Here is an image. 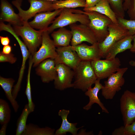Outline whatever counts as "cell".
I'll use <instances>...</instances> for the list:
<instances>
[{
	"mask_svg": "<svg viewBox=\"0 0 135 135\" xmlns=\"http://www.w3.org/2000/svg\"><path fill=\"white\" fill-rule=\"evenodd\" d=\"M130 65L133 67H135V61L134 60H131L129 62Z\"/></svg>",
	"mask_w": 135,
	"mask_h": 135,
	"instance_id": "cell-41",
	"label": "cell"
},
{
	"mask_svg": "<svg viewBox=\"0 0 135 135\" xmlns=\"http://www.w3.org/2000/svg\"><path fill=\"white\" fill-rule=\"evenodd\" d=\"M100 80L97 79L94 83V86L93 88L92 87H90L85 92V95L88 97L89 100L88 103L84 107L83 109L86 110H88L91 108L93 104L96 103L100 107L102 112L108 114L109 112L108 110L98 97V93L103 86L100 83Z\"/></svg>",
	"mask_w": 135,
	"mask_h": 135,
	"instance_id": "cell-19",
	"label": "cell"
},
{
	"mask_svg": "<svg viewBox=\"0 0 135 135\" xmlns=\"http://www.w3.org/2000/svg\"><path fill=\"white\" fill-rule=\"evenodd\" d=\"M82 13L87 15L90 22L88 26L93 32L98 43L103 41L109 34L108 26L112 22L107 16L97 12L83 11Z\"/></svg>",
	"mask_w": 135,
	"mask_h": 135,
	"instance_id": "cell-4",
	"label": "cell"
},
{
	"mask_svg": "<svg viewBox=\"0 0 135 135\" xmlns=\"http://www.w3.org/2000/svg\"><path fill=\"white\" fill-rule=\"evenodd\" d=\"M0 22H7L14 26H22L23 22L11 4L6 0H0Z\"/></svg>",
	"mask_w": 135,
	"mask_h": 135,
	"instance_id": "cell-17",
	"label": "cell"
},
{
	"mask_svg": "<svg viewBox=\"0 0 135 135\" xmlns=\"http://www.w3.org/2000/svg\"><path fill=\"white\" fill-rule=\"evenodd\" d=\"M13 28L18 35L22 37L30 54L33 56L41 44L42 34L46 29L36 30L28 22H23L22 26H14Z\"/></svg>",
	"mask_w": 135,
	"mask_h": 135,
	"instance_id": "cell-3",
	"label": "cell"
},
{
	"mask_svg": "<svg viewBox=\"0 0 135 135\" xmlns=\"http://www.w3.org/2000/svg\"><path fill=\"white\" fill-rule=\"evenodd\" d=\"M117 19L118 23L128 31L129 35L133 36L135 34V20L120 18H118Z\"/></svg>",
	"mask_w": 135,
	"mask_h": 135,
	"instance_id": "cell-32",
	"label": "cell"
},
{
	"mask_svg": "<svg viewBox=\"0 0 135 135\" xmlns=\"http://www.w3.org/2000/svg\"><path fill=\"white\" fill-rule=\"evenodd\" d=\"M86 6V0H58L53 2L52 3L54 10L65 8H85Z\"/></svg>",
	"mask_w": 135,
	"mask_h": 135,
	"instance_id": "cell-25",
	"label": "cell"
},
{
	"mask_svg": "<svg viewBox=\"0 0 135 135\" xmlns=\"http://www.w3.org/2000/svg\"><path fill=\"white\" fill-rule=\"evenodd\" d=\"M70 113L69 110L62 109L58 112V115L60 116L62 119V122L60 127L56 131L55 135H64L67 132H70L73 135L77 134V131L82 126L79 128H76L77 123H72L68 121L67 116Z\"/></svg>",
	"mask_w": 135,
	"mask_h": 135,
	"instance_id": "cell-21",
	"label": "cell"
},
{
	"mask_svg": "<svg viewBox=\"0 0 135 135\" xmlns=\"http://www.w3.org/2000/svg\"><path fill=\"white\" fill-rule=\"evenodd\" d=\"M130 0H124L123 3V8L124 11H127L129 7Z\"/></svg>",
	"mask_w": 135,
	"mask_h": 135,
	"instance_id": "cell-40",
	"label": "cell"
},
{
	"mask_svg": "<svg viewBox=\"0 0 135 135\" xmlns=\"http://www.w3.org/2000/svg\"><path fill=\"white\" fill-rule=\"evenodd\" d=\"M12 47L9 45L4 46L2 48V50L1 51L3 54H9L11 53Z\"/></svg>",
	"mask_w": 135,
	"mask_h": 135,
	"instance_id": "cell-37",
	"label": "cell"
},
{
	"mask_svg": "<svg viewBox=\"0 0 135 135\" xmlns=\"http://www.w3.org/2000/svg\"><path fill=\"white\" fill-rule=\"evenodd\" d=\"M8 124H5L2 125V126L0 130V135H6V128Z\"/></svg>",
	"mask_w": 135,
	"mask_h": 135,
	"instance_id": "cell-38",
	"label": "cell"
},
{
	"mask_svg": "<svg viewBox=\"0 0 135 135\" xmlns=\"http://www.w3.org/2000/svg\"><path fill=\"white\" fill-rule=\"evenodd\" d=\"M109 34L102 42L98 43V46L102 58L110 48L116 42L129 35L128 31L121 25L112 22L108 26Z\"/></svg>",
	"mask_w": 135,
	"mask_h": 135,
	"instance_id": "cell-6",
	"label": "cell"
},
{
	"mask_svg": "<svg viewBox=\"0 0 135 135\" xmlns=\"http://www.w3.org/2000/svg\"><path fill=\"white\" fill-rule=\"evenodd\" d=\"M55 130L49 127L40 128L33 124H27L22 135H53Z\"/></svg>",
	"mask_w": 135,
	"mask_h": 135,
	"instance_id": "cell-26",
	"label": "cell"
},
{
	"mask_svg": "<svg viewBox=\"0 0 135 135\" xmlns=\"http://www.w3.org/2000/svg\"><path fill=\"white\" fill-rule=\"evenodd\" d=\"M47 0V1H48L53 2H54V1H57V0Z\"/></svg>",
	"mask_w": 135,
	"mask_h": 135,
	"instance_id": "cell-43",
	"label": "cell"
},
{
	"mask_svg": "<svg viewBox=\"0 0 135 135\" xmlns=\"http://www.w3.org/2000/svg\"><path fill=\"white\" fill-rule=\"evenodd\" d=\"M112 134V135H135V120L130 124L121 126L116 129Z\"/></svg>",
	"mask_w": 135,
	"mask_h": 135,
	"instance_id": "cell-31",
	"label": "cell"
},
{
	"mask_svg": "<svg viewBox=\"0 0 135 135\" xmlns=\"http://www.w3.org/2000/svg\"><path fill=\"white\" fill-rule=\"evenodd\" d=\"M62 8L54 10L53 11L42 12L37 14L34 16V20L28 22L29 25L33 28L39 30L46 29L49 25L52 23L59 15Z\"/></svg>",
	"mask_w": 135,
	"mask_h": 135,
	"instance_id": "cell-16",
	"label": "cell"
},
{
	"mask_svg": "<svg viewBox=\"0 0 135 135\" xmlns=\"http://www.w3.org/2000/svg\"><path fill=\"white\" fill-rule=\"evenodd\" d=\"M30 113L28 104H26L17 121L16 135H22L26 128L28 117Z\"/></svg>",
	"mask_w": 135,
	"mask_h": 135,
	"instance_id": "cell-28",
	"label": "cell"
},
{
	"mask_svg": "<svg viewBox=\"0 0 135 135\" xmlns=\"http://www.w3.org/2000/svg\"><path fill=\"white\" fill-rule=\"evenodd\" d=\"M51 35L55 46L57 47L69 46L72 37L71 30L64 27L60 28L57 31L53 32Z\"/></svg>",
	"mask_w": 135,
	"mask_h": 135,
	"instance_id": "cell-22",
	"label": "cell"
},
{
	"mask_svg": "<svg viewBox=\"0 0 135 135\" xmlns=\"http://www.w3.org/2000/svg\"><path fill=\"white\" fill-rule=\"evenodd\" d=\"M13 36L16 38L19 45L22 56V61L19 72L18 78L16 84L14 86L12 91L13 96L14 98L16 99L20 88L26 62L28 59L29 58L30 54L27 46L24 43L20 40L18 36L16 34H14L13 35Z\"/></svg>",
	"mask_w": 135,
	"mask_h": 135,
	"instance_id": "cell-18",
	"label": "cell"
},
{
	"mask_svg": "<svg viewBox=\"0 0 135 135\" xmlns=\"http://www.w3.org/2000/svg\"><path fill=\"white\" fill-rule=\"evenodd\" d=\"M15 80L11 78L0 77V85L4 90L6 95L10 103L15 112H17L19 106L12 94V88Z\"/></svg>",
	"mask_w": 135,
	"mask_h": 135,
	"instance_id": "cell-24",
	"label": "cell"
},
{
	"mask_svg": "<svg viewBox=\"0 0 135 135\" xmlns=\"http://www.w3.org/2000/svg\"><path fill=\"white\" fill-rule=\"evenodd\" d=\"M71 46L72 49L76 52L81 61L91 62L102 58L98 42L91 46L82 43L74 46Z\"/></svg>",
	"mask_w": 135,
	"mask_h": 135,
	"instance_id": "cell-14",
	"label": "cell"
},
{
	"mask_svg": "<svg viewBox=\"0 0 135 135\" xmlns=\"http://www.w3.org/2000/svg\"><path fill=\"white\" fill-rule=\"evenodd\" d=\"M33 64L32 56L30 54L29 57V66L27 76L26 85L25 92V94L28 99V104L30 113L34 111L35 106L32 100L30 83V74L31 68Z\"/></svg>",
	"mask_w": 135,
	"mask_h": 135,
	"instance_id": "cell-27",
	"label": "cell"
},
{
	"mask_svg": "<svg viewBox=\"0 0 135 135\" xmlns=\"http://www.w3.org/2000/svg\"><path fill=\"white\" fill-rule=\"evenodd\" d=\"M120 101L124 125L130 124L135 120V92L125 90Z\"/></svg>",
	"mask_w": 135,
	"mask_h": 135,
	"instance_id": "cell-10",
	"label": "cell"
},
{
	"mask_svg": "<svg viewBox=\"0 0 135 135\" xmlns=\"http://www.w3.org/2000/svg\"><path fill=\"white\" fill-rule=\"evenodd\" d=\"M11 117V110L8 103L4 100L0 99V123L8 124Z\"/></svg>",
	"mask_w": 135,
	"mask_h": 135,
	"instance_id": "cell-29",
	"label": "cell"
},
{
	"mask_svg": "<svg viewBox=\"0 0 135 135\" xmlns=\"http://www.w3.org/2000/svg\"><path fill=\"white\" fill-rule=\"evenodd\" d=\"M54 59L48 58L41 62L36 69V74L40 76L42 82L48 83L54 80L57 73Z\"/></svg>",
	"mask_w": 135,
	"mask_h": 135,
	"instance_id": "cell-15",
	"label": "cell"
},
{
	"mask_svg": "<svg viewBox=\"0 0 135 135\" xmlns=\"http://www.w3.org/2000/svg\"><path fill=\"white\" fill-rule=\"evenodd\" d=\"M132 41V46L130 50L132 52L135 54V34L133 36Z\"/></svg>",
	"mask_w": 135,
	"mask_h": 135,
	"instance_id": "cell-39",
	"label": "cell"
},
{
	"mask_svg": "<svg viewBox=\"0 0 135 135\" xmlns=\"http://www.w3.org/2000/svg\"><path fill=\"white\" fill-rule=\"evenodd\" d=\"M128 69L127 67L120 68L104 82V84L101 90L102 94L105 99H112L116 93L121 90L125 83L123 76Z\"/></svg>",
	"mask_w": 135,
	"mask_h": 135,
	"instance_id": "cell-5",
	"label": "cell"
},
{
	"mask_svg": "<svg viewBox=\"0 0 135 135\" xmlns=\"http://www.w3.org/2000/svg\"><path fill=\"white\" fill-rule=\"evenodd\" d=\"M127 13L130 20H135V0H130Z\"/></svg>",
	"mask_w": 135,
	"mask_h": 135,
	"instance_id": "cell-34",
	"label": "cell"
},
{
	"mask_svg": "<svg viewBox=\"0 0 135 135\" xmlns=\"http://www.w3.org/2000/svg\"><path fill=\"white\" fill-rule=\"evenodd\" d=\"M81 10L72 8H62L58 16L53 21L52 25L46 29V30L49 34L56 28L77 22L88 26L90 22L89 18L86 14L80 13Z\"/></svg>",
	"mask_w": 135,
	"mask_h": 135,
	"instance_id": "cell-1",
	"label": "cell"
},
{
	"mask_svg": "<svg viewBox=\"0 0 135 135\" xmlns=\"http://www.w3.org/2000/svg\"><path fill=\"white\" fill-rule=\"evenodd\" d=\"M56 51L57 55L54 59L56 65L64 64L74 70L81 61L71 46L57 47Z\"/></svg>",
	"mask_w": 135,
	"mask_h": 135,
	"instance_id": "cell-12",
	"label": "cell"
},
{
	"mask_svg": "<svg viewBox=\"0 0 135 135\" xmlns=\"http://www.w3.org/2000/svg\"><path fill=\"white\" fill-rule=\"evenodd\" d=\"M132 35H129L115 42L109 49L105 56L106 59L111 60L116 58L118 54L130 50L132 46Z\"/></svg>",
	"mask_w": 135,
	"mask_h": 135,
	"instance_id": "cell-20",
	"label": "cell"
},
{
	"mask_svg": "<svg viewBox=\"0 0 135 135\" xmlns=\"http://www.w3.org/2000/svg\"><path fill=\"white\" fill-rule=\"evenodd\" d=\"M97 79L108 78L120 68L121 62L118 58L111 60L99 59L91 62Z\"/></svg>",
	"mask_w": 135,
	"mask_h": 135,
	"instance_id": "cell-9",
	"label": "cell"
},
{
	"mask_svg": "<svg viewBox=\"0 0 135 135\" xmlns=\"http://www.w3.org/2000/svg\"><path fill=\"white\" fill-rule=\"evenodd\" d=\"M0 40L1 44L4 46L9 45L10 43V39L7 36L4 37L0 36Z\"/></svg>",
	"mask_w": 135,
	"mask_h": 135,
	"instance_id": "cell-36",
	"label": "cell"
},
{
	"mask_svg": "<svg viewBox=\"0 0 135 135\" xmlns=\"http://www.w3.org/2000/svg\"><path fill=\"white\" fill-rule=\"evenodd\" d=\"M100 0H86V8H89L94 6Z\"/></svg>",
	"mask_w": 135,
	"mask_h": 135,
	"instance_id": "cell-35",
	"label": "cell"
},
{
	"mask_svg": "<svg viewBox=\"0 0 135 135\" xmlns=\"http://www.w3.org/2000/svg\"><path fill=\"white\" fill-rule=\"evenodd\" d=\"M69 26L72 34L71 46H76L84 42L92 44L98 42L94 34L88 26L75 23Z\"/></svg>",
	"mask_w": 135,
	"mask_h": 135,
	"instance_id": "cell-11",
	"label": "cell"
},
{
	"mask_svg": "<svg viewBox=\"0 0 135 135\" xmlns=\"http://www.w3.org/2000/svg\"><path fill=\"white\" fill-rule=\"evenodd\" d=\"M117 18H124L125 11L123 4L124 0H107Z\"/></svg>",
	"mask_w": 135,
	"mask_h": 135,
	"instance_id": "cell-30",
	"label": "cell"
},
{
	"mask_svg": "<svg viewBox=\"0 0 135 135\" xmlns=\"http://www.w3.org/2000/svg\"><path fill=\"white\" fill-rule=\"evenodd\" d=\"M15 0L20 6H21L22 0Z\"/></svg>",
	"mask_w": 135,
	"mask_h": 135,
	"instance_id": "cell-42",
	"label": "cell"
},
{
	"mask_svg": "<svg viewBox=\"0 0 135 135\" xmlns=\"http://www.w3.org/2000/svg\"><path fill=\"white\" fill-rule=\"evenodd\" d=\"M74 70L75 78L73 87L75 88L85 92L98 79L90 62L81 61Z\"/></svg>",
	"mask_w": 135,
	"mask_h": 135,
	"instance_id": "cell-2",
	"label": "cell"
},
{
	"mask_svg": "<svg viewBox=\"0 0 135 135\" xmlns=\"http://www.w3.org/2000/svg\"><path fill=\"white\" fill-rule=\"evenodd\" d=\"M57 75L54 80L55 88L62 90L73 87L72 81L74 72L73 70L70 67L62 64L56 65Z\"/></svg>",
	"mask_w": 135,
	"mask_h": 135,
	"instance_id": "cell-13",
	"label": "cell"
},
{
	"mask_svg": "<svg viewBox=\"0 0 135 135\" xmlns=\"http://www.w3.org/2000/svg\"><path fill=\"white\" fill-rule=\"evenodd\" d=\"M83 10L97 12L108 17L113 23H118L117 17L107 0H100L94 6L89 8H84Z\"/></svg>",
	"mask_w": 135,
	"mask_h": 135,
	"instance_id": "cell-23",
	"label": "cell"
},
{
	"mask_svg": "<svg viewBox=\"0 0 135 135\" xmlns=\"http://www.w3.org/2000/svg\"><path fill=\"white\" fill-rule=\"evenodd\" d=\"M17 58L14 56L12 53L9 54H5L2 53L1 52L0 53V62H8L13 64L16 62Z\"/></svg>",
	"mask_w": 135,
	"mask_h": 135,
	"instance_id": "cell-33",
	"label": "cell"
},
{
	"mask_svg": "<svg viewBox=\"0 0 135 135\" xmlns=\"http://www.w3.org/2000/svg\"><path fill=\"white\" fill-rule=\"evenodd\" d=\"M30 4V6L27 10H23L21 6L15 0L12 1L13 4L18 10L19 14L23 22L35 16L37 13L52 11L53 10V2L45 0H28Z\"/></svg>",
	"mask_w": 135,
	"mask_h": 135,
	"instance_id": "cell-7",
	"label": "cell"
},
{
	"mask_svg": "<svg viewBox=\"0 0 135 135\" xmlns=\"http://www.w3.org/2000/svg\"><path fill=\"white\" fill-rule=\"evenodd\" d=\"M46 29L42 34L41 47L39 50L32 56L34 67L37 66L41 62L46 59H54L57 55L56 47Z\"/></svg>",
	"mask_w": 135,
	"mask_h": 135,
	"instance_id": "cell-8",
	"label": "cell"
}]
</instances>
